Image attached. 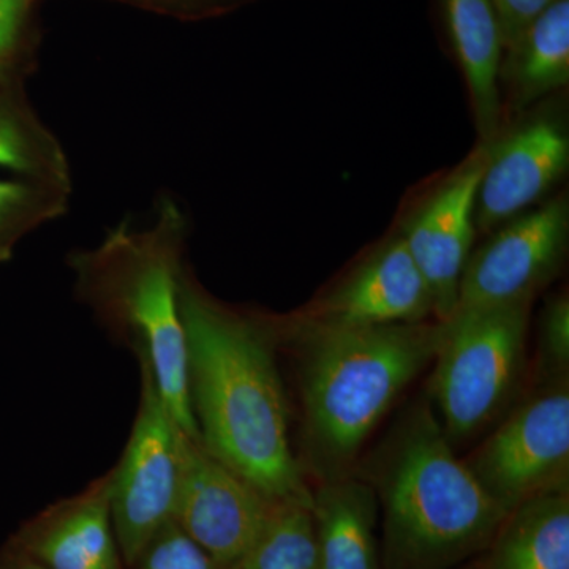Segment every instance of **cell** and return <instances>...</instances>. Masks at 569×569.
<instances>
[{"label":"cell","mask_w":569,"mask_h":569,"mask_svg":"<svg viewBox=\"0 0 569 569\" xmlns=\"http://www.w3.org/2000/svg\"><path fill=\"white\" fill-rule=\"evenodd\" d=\"M312 505L272 503L263 529L238 569H318Z\"/></svg>","instance_id":"19"},{"label":"cell","mask_w":569,"mask_h":569,"mask_svg":"<svg viewBox=\"0 0 569 569\" xmlns=\"http://www.w3.org/2000/svg\"><path fill=\"white\" fill-rule=\"evenodd\" d=\"M186 231L179 206L164 200L148 228L118 224L100 244L71 253L69 266L78 299L151 372L182 432L200 440L190 408L181 309Z\"/></svg>","instance_id":"3"},{"label":"cell","mask_w":569,"mask_h":569,"mask_svg":"<svg viewBox=\"0 0 569 569\" xmlns=\"http://www.w3.org/2000/svg\"><path fill=\"white\" fill-rule=\"evenodd\" d=\"M318 569H385L377 539L376 492L361 478L323 479L312 490Z\"/></svg>","instance_id":"14"},{"label":"cell","mask_w":569,"mask_h":569,"mask_svg":"<svg viewBox=\"0 0 569 569\" xmlns=\"http://www.w3.org/2000/svg\"><path fill=\"white\" fill-rule=\"evenodd\" d=\"M542 367L550 377L567 378L569 366V301L557 296L546 306L541 323Z\"/></svg>","instance_id":"22"},{"label":"cell","mask_w":569,"mask_h":569,"mask_svg":"<svg viewBox=\"0 0 569 569\" xmlns=\"http://www.w3.org/2000/svg\"><path fill=\"white\" fill-rule=\"evenodd\" d=\"M0 569H50L24 552L11 539L0 548Z\"/></svg>","instance_id":"25"},{"label":"cell","mask_w":569,"mask_h":569,"mask_svg":"<svg viewBox=\"0 0 569 569\" xmlns=\"http://www.w3.org/2000/svg\"><path fill=\"white\" fill-rule=\"evenodd\" d=\"M70 192L29 179L0 176V263L37 228L69 211Z\"/></svg>","instance_id":"20"},{"label":"cell","mask_w":569,"mask_h":569,"mask_svg":"<svg viewBox=\"0 0 569 569\" xmlns=\"http://www.w3.org/2000/svg\"><path fill=\"white\" fill-rule=\"evenodd\" d=\"M433 296L402 238L389 242L302 320L340 328L425 323Z\"/></svg>","instance_id":"12"},{"label":"cell","mask_w":569,"mask_h":569,"mask_svg":"<svg viewBox=\"0 0 569 569\" xmlns=\"http://www.w3.org/2000/svg\"><path fill=\"white\" fill-rule=\"evenodd\" d=\"M482 569H569V490L509 511Z\"/></svg>","instance_id":"16"},{"label":"cell","mask_w":569,"mask_h":569,"mask_svg":"<svg viewBox=\"0 0 569 569\" xmlns=\"http://www.w3.org/2000/svg\"><path fill=\"white\" fill-rule=\"evenodd\" d=\"M557 0H490L503 32L505 52L519 40L523 31Z\"/></svg>","instance_id":"24"},{"label":"cell","mask_w":569,"mask_h":569,"mask_svg":"<svg viewBox=\"0 0 569 569\" xmlns=\"http://www.w3.org/2000/svg\"><path fill=\"white\" fill-rule=\"evenodd\" d=\"M507 511L531 498L569 490V389L553 381L493 430L466 459Z\"/></svg>","instance_id":"7"},{"label":"cell","mask_w":569,"mask_h":569,"mask_svg":"<svg viewBox=\"0 0 569 569\" xmlns=\"http://www.w3.org/2000/svg\"><path fill=\"white\" fill-rule=\"evenodd\" d=\"M140 407L132 432L110 477L112 527L129 567L163 527L174 520L181 478V427L140 365Z\"/></svg>","instance_id":"6"},{"label":"cell","mask_w":569,"mask_h":569,"mask_svg":"<svg viewBox=\"0 0 569 569\" xmlns=\"http://www.w3.org/2000/svg\"><path fill=\"white\" fill-rule=\"evenodd\" d=\"M0 171L71 192L67 153L33 110L22 81L0 88Z\"/></svg>","instance_id":"17"},{"label":"cell","mask_w":569,"mask_h":569,"mask_svg":"<svg viewBox=\"0 0 569 569\" xmlns=\"http://www.w3.org/2000/svg\"><path fill=\"white\" fill-rule=\"evenodd\" d=\"M181 309L190 408L201 443L271 503L312 505L291 448L276 326L217 301L189 268Z\"/></svg>","instance_id":"1"},{"label":"cell","mask_w":569,"mask_h":569,"mask_svg":"<svg viewBox=\"0 0 569 569\" xmlns=\"http://www.w3.org/2000/svg\"><path fill=\"white\" fill-rule=\"evenodd\" d=\"M361 479L383 515L385 569H455L488 550L509 515L455 455L427 402L406 410Z\"/></svg>","instance_id":"2"},{"label":"cell","mask_w":569,"mask_h":569,"mask_svg":"<svg viewBox=\"0 0 569 569\" xmlns=\"http://www.w3.org/2000/svg\"><path fill=\"white\" fill-rule=\"evenodd\" d=\"M501 78L519 107L535 102L569 81V0L542 11L507 52Z\"/></svg>","instance_id":"18"},{"label":"cell","mask_w":569,"mask_h":569,"mask_svg":"<svg viewBox=\"0 0 569 569\" xmlns=\"http://www.w3.org/2000/svg\"><path fill=\"white\" fill-rule=\"evenodd\" d=\"M488 149L475 152L400 236L432 290L438 321H448L455 313L460 280L473 253L477 194Z\"/></svg>","instance_id":"10"},{"label":"cell","mask_w":569,"mask_h":569,"mask_svg":"<svg viewBox=\"0 0 569 569\" xmlns=\"http://www.w3.org/2000/svg\"><path fill=\"white\" fill-rule=\"evenodd\" d=\"M569 138L560 122L535 119L489 146L475 222L482 233L530 211L567 173Z\"/></svg>","instance_id":"11"},{"label":"cell","mask_w":569,"mask_h":569,"mask_svg":"<svg viewBox=\"0 0 569 569\" xmlns=\"http://www.w3.org/2000/svg\"><path fill=\"white\" fill-rule=\"evenodd\" d=\"M271 507L268 498L213 458L200 440L182 432L174 522L213 559L238 568Z\"/></svg>","instance_id":"9"},{"label":"cell","mask_w":569,"mask_h":569,"mask_svg":"<svg viewBox=\"0 0 569 569\" xmlns=\"http://www.w3.org/2000/svg\"><path fill=\"white\" fill-rule=\"evenodd\" d=\"M441 336V321L340 328L301 320L291 326L307 458L318 475H348L378 422L433 361Z\"/></svg>","instance_id":"4"},{"label":"cell","mask_w":569,"mask_h":569,"mask_svg":"<svg viewBox=\"0 0 569 569\" xmlns=\"http://www.w3.org/2000/svg\"><path fill=\"white\" fill-rule=\"evenodd\" d=\"M529 309L462 310L441 321L430 392L451 445L477 436L511 402L526 367Z\"/></svg>","instance_id":"5"},{"label":"cell","mask_w":569,"mask_h":569,"mask_svg":"<svg viewBox=\"0 0 569 569\" xmlns=\"http://www.w3.org/2000/svg\"><path fill=\"white\" fill-rule=\"evenodd\" d=\"M32 0H0V66L26 73V37Z\"/></svg>","instance_id":"23"},{"label":"cell","mask_w":569,"mask_h":569,"mask_svg":"<svg viewBox=\"0 0 569 569\" xmlns=\"http://www.w3.org/2000/svg\"><path fill=\"white\" fill-rule=\"evenodd\" d=\"M568 231L569 211L563 198L501 224L481 249L471 253L455 313L530 302L560 268Z\"/></svg>","instance_id":"8"},{"label":"cell","mask_w":569,"mask_h":569,"mask_svg":"<svg viewBox=\"0 0 569 569\" xmlns=\"http://www.w3.org/2000/svg\"><path fill=\"white\" fill-rule=\"evenodd\" d=\"M138 2L141 3H151L153 7H167L168 10L170 9H181L183 7V2L186 0H138Z\"/></svg>","instance_id":"27"},{"label":"cell","mask_w":569,"mask_h":569,"mask_svg":"<svg viewBox=\"0 0 569 569\" xmlns=\"http://www.w3.org/2000/svg\"><path fill=\"white\" fill-rule=\"evenodd\" d=\"M11 541L50 569H126L110 508V477L26 520Z\"/></svg>","instance_id":"13"},{"label":"cell","mask_w":569,"mask_h":569,"mask_svg":"<svg viewBox=\"0 0 569 569\" xmlns=\"http://www.w3.org/2000/svg\"><path fill=\"white\" fill-rule=\"evenodd\" d=\"M126 569H238L213 559L198 542L170 522Z\"/></svg>","instance_id":"21"},{"label":"cell","mask_w":569,"mask_h":569,"mask_svg":"<svg viewBox=\"0 0 569 569\" xmlns=\"http://www.w3.org/2000/svg\"><path fill=\"white\" fill-rule=\"evenodd\" d=\"M26 73H22L20 70L10 69V67L0 66V88L6 84H10V82L22 81V77Z\"/></svg>","instance_id":"26"},{"label":"cell","mask_w":569,"mask_h":569,"mask_svg":"<svg viewBox=\"0 0 569 569\" xmlns=\"http://www.w3.org/2000/svg\"><path fill=\"white\" fill-rule=\"evenodd\" d=\"M452 48L466 77L479 132L497 133L505 41L490 0H443Z\"/></svg>","instance_id":"15"}]
</instances>
